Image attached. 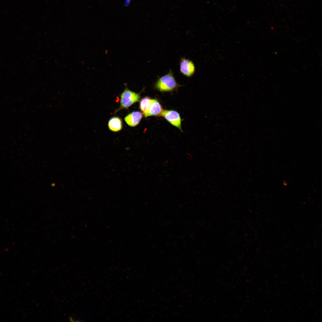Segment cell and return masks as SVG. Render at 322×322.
Listing matches in <instances>:
<instances>
[{
	"label": "cell",
	"mask_w": 322,
	"mask_h": 322,
	"mask_svg": "<svg viewBox=\"0 0 322 322\" xmlns=\"http://www.w3.org/2000/svg\"><path fill=\"white\" fill-rule=\"evenodd\" d=\"M181 86L177 81L171 70L165 75L158 77L154 84L155 89L162 92H172Z\"/></svg>",
	"instance_id": "6da1fadb"
},
{
	"label": "cell",
	"mask_w": 322,
	"mask_h": 322,
	"mask_svg": "<svg viewBox=\"0 0 322 322\" xmlns=\"http://www.w3.org/2000/svg\"><path fill=\"white\" fill-rule=\"evenodd\" d=\"M179 71L183 75L191 78L194 74L195 66L191 60L185 58H181L179 63Z\"/></svg>",
	"instance_id": "3957f363"
},
{
	"label": "cell",
	"mask_w": 322,
	"mask_h": 322,
	"mask_svg": "<svg viewBox=\"0 0 322 322\" xmlns=\"http://www.w3.org/2000/svg\"><path fill=\"white\" fill-rule=\"evenodd\" d=\"M152 100V99L147 97H145L141 100L140 103V108L143 114H145L148 110Z\"/></svg>",
	"instance_id": "ba28073f"
},
{
	"label": "cell",
	"mask_w": 322,
	"mask_h": 322,
	"mask_svg": "<svg viewBox=\"0 0 322 322\" xmlns=\"http://www.w3.org/2000/svg\"><path fill=\"white\" fill-rule=\"evenodd\" d=\"M161 116L182 131L181 118L179 114L177 111L173 110H163Z\"/></svg>",
	"instance_id": "277c9868"
},
{
	"label": "cell",
	"mask_w": 322,
	"mask_h": 322,
	"mask_svg": "<svg viewBox=\"0 0 322 322\" xmlns=\"http://www.w3.org/2000/svg\"><path fill=\"white\" fill-rule=\"evenodd\" d=\"M163 111L159 102L156 99H152L148 110L144 115L145 117L150 116H161Z\"/></svg>",
	"instance_id": "5b68a950"
},
{
	"label": "cell",
	"mask_w": 322,
	"mask_h": 322,
	"mask_svg": "<svg viewBox=\"0 0 322 322\" xmlns=\"http://www.w3.org/2000/svg\"><path fill=\"white\" fill-rule=\"evenodd\" d=\"M140 97V93L133 92L126 87L121 95L120 106L118 110L128 108L134 103L139 101Z\"/></svg>",
	"instance_id": "7a4b0ae2"
},
{
	"label": "cell",
	"mask_w": 322,
	"mask_h": 322,
	"mask_svg": "<svg viewBox=\"0 0 322 322\" xmlns=\"http://www.w3.org/2000/svg\"><path fill=\"white\" fill-rule=\"evenodd\" d=\"M108 125L110 130L114 132L120 131L122 128V120L117 117H114L110 118L109 121Z\"/></svg>",
	"instance_id": "52a82bcc"
},
{
	"label": "cell",
	"mask_w": 322,
	"mask_h": 322,
	"mask_svg": "<svg viewBox=\"0 0 322 322\" xmlns=\"http://www.w3.org/2000/svg\"><path fill=\"white\" fill-rule=\"evenodd\" d=\"M143 117V114L138 111H135L127 115L124 118L126 123L129 126L134 127L137 125Z\"/></svg>",
	"instance_id": "8992f818"
}]
</instances>
